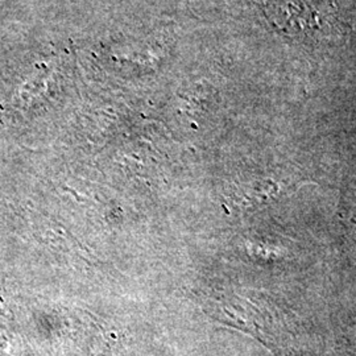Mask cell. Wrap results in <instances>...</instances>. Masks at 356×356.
I'll return each mask as SVG.
<instances>
[{
	"label": "cell",
	"mask_w": 356,
	"mask_h": 356,
	"mask_svg": "<svg viewBox=\"0 0 356 356\" xmlns=\"http://www.w3.org/2000/svg\"><path fill=\"white\" fill-rule=\"evenodd\" d=\"M267 15L281 35L304 42L335 38L339 23L334 0H268Z\"/></svg>",
	"instance_id": "cell-1"
},
{
	"label": "cell",
	"mask_w": 356,
	"mask_h": 356,
	"mask_svg": "<svg viewBox=\"0 0 356 356\" xmlns=\"http://www.w3.org/2000/svg\"><path fill=\"white\" fill-rule=\"evenodd\" d=\"M342 356H356V331H353L343 342Z\"/></svg>",
	"instance_id": "cell-2"
}]
</instances>
